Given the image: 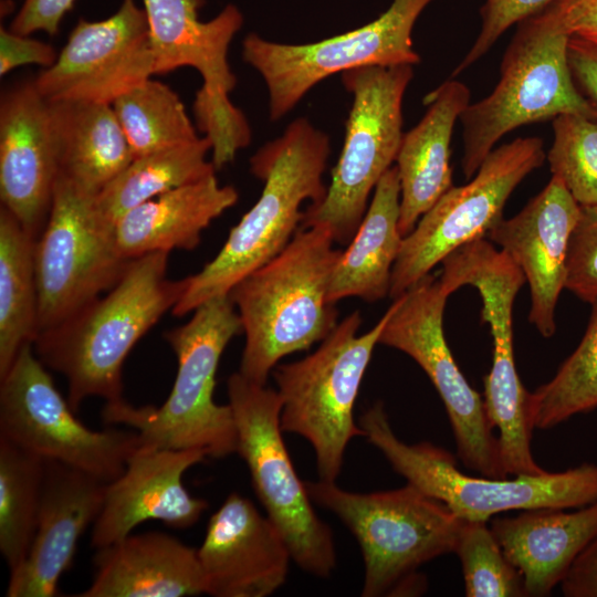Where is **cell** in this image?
<instances>
[{
	"label": "cell",
	"instance_id": "37",
	"mask_svg": "<svg viewBox=\"0 0 597 597\" xmlns=\"http://www.w3.org/2000/svg\"><path fill=\"white\" fill-rule=\"evenodd\" d=\"M565 289L589 304L597 301V207H582L569 240Z\"/></svg>",
	"mask_w": 597,
	"mask_h": 597
},
{
	"label": "cell",
	"instance_id": "34",
	"mask_svg": "<svg viewBox=\"0 0 597 597\" xmlns=\"http://www.w3.org/2000/svg\"><path fill=\"white\" fill-rule=\"evenodd\" d=\"M582 341L555 376L530 392L528 417L537 429H549L597 408V301Z\"/></svg>",
	"mask_w": 597,
	"mask_h": 597
},
{
	"label": "cell",
	"instance_id": "10",
	"mask_svg": "<svg viewBox=\"0 0 597 597\" xmlns=\"http://www.w3.org/2000/svg\"><path fill=\"white\" fill-rule=\"evenodd\" d=\"M227 389L237 452L249 468L266 516L283 535L297 566L314 576L328 577L336 566L333 533L315 513L305 482L284 444L277 390L255 384L239 371L228 378Z\"/></svg>",
	"mask_w": 597,
	"mask_h": 597
},
{
	"label": "cell",
	"instance_id": "5",
	"mask_svg": "<svg viewBox=\"0 0 597 597\" xmlns=\"http://www.w3.org/2000/svg\"><path fill=\"white\" fill-rule=\"evenodd\" d=\"M313 502L333 512L352 532L365 564L363 597L422 593L423 564L454 553L464 519L410 483L355 493L335 482H305Z\"/></svg>",
	"mask_w": 597,
	"mask_h": 597
},
{
	"label": "cell",
	"instance_id": "42",
	"mask_svg": "<svg viewBox=\"0 0 597 597\" xmlns=\"http://www.w3.org/2000/svg\"><path fill=\"white\" fill-rule=\"evenodd\" d=\"M549 7L569 36L597 44V0H556Z\"/></svg>",
	"mask_w": 597,
	"mask_h": 597
},
{
	"label": "cell",
	"instance_id": "24",
	"mask_svg": "<svg viewBox=\"0 0 597 597\" xmlns=\"http://www.w3.org/2000/svg\"><path fill=\"white\" fill-rule=\"evenodd\" d=\"M95 575L78 597H184L206 594L197 548L159 532L129 534L96 549Z\"/></svg>",
	"mask_w": 597,
	"mask_h": 597
},
{
	"label": "cell",
	"instance_id": "35",
	"mask_svg": "<svg viewBox=\"0 0 597 597\" xmlns=\"http://www.w3.org/2000/svg\"><path fill=\"white\" fill-rule=\"evenodd\" d=\"M553 133L547 153L552 175L580 207H597V118L562 114L553 118Z\"/></svg>",
	"mask_w": 597,
	"mask_h": 597
},
{
	"label": "cell",
	"instance_id": "40",
	"mask_svg": "<svg viewBox=\"0 0 597 597\" xmlns=\"http://www.w3.org/2000/svg\"><path fill=\"white\" fill-rule=\"evenodd\" d=\"M74 2L75 0H23L9 29L23 35L38 31L54 35Z\"/></svg>",
	"mask_w": 597,
	"mask_h": 597
},
{
	"label": "cell",
	"instance_id": "20",
	"mask_svg": "<svg viewBox=\"0 0 597 597\" xmlns=\"http://www.w3.org/2000/svg\"><path fill=\"white\" fill-rule=\"evenodd\" d=\"M582 207L552 175L544 189L514 217L501 219L488 233L522 270L530 285L528 321L544 337L556 329L555 311L565 289L570 235Z\"/></svg>",
	"mask_w": 597,
	"mask_h": 597
},
{
	"label": "cell",
	"instance_id": "19",
	"mask_svg": "<svg viewBox=\"0 0 597 597\" xmlns=\"http://www.w3.org/2000/svg\"><path fill=\"white\" fill-rule=\"evenodd\" d=\"M208 457L201 449L174 450L140 443L129 455L123 473L107 483L103 507L93 524L94 548L111 545L139 524L156 520L187 528L208 507L182 483L185 472Z\"/></svg>",
	"mask_w": 597,
	"mask_h": 597
},
{
	"label": "cell",
	"instance_id": "14",
	"mask_svg": "<svg viewBox=\"0 0 597 597\" xmlns=\"http://www.w3.org/2000/svg\"><path fill=\"white\" fill-rule=\"evenodd\" d=\"M129 261L118 252L114 227L101 216L96 195L59 175L34 244L38 335L112 289Z\"/></svg>",
	"mask_w": 597,
	"mask_h": 597
},
{
	"label": "cell",
	"instance_id": "43",
	"mask_svg": "<svg viewBox=\"0 0 597 597\" xmlns=\"http://www.w3.org/2000/svg\"><path fill=\"white\" fill-rule=\"evenodd\" d=\"M561 588L566 597H597V535L576 557Z\"/></svg>",
	"mask_w": 597,
	"mask_h": 597
},
{
	"label": "cell",
	"instance_id": "41",
	"mask_svg": "<svg viewBox=\"0 0 597 597\" xmlns=\"http://www.w3.org/2000/svg\"><path fill=\"white\" fill-rule=\"evenodd\" d=\"M567 59L577 90L597 113V44L569 36Z\"/></svg>",
	"mask_w": 597,
	"mask_h": 597
},
{
	"label": "cell",
	"instance_id": "36",
	"mask_svg": "<svg viewBox=\"0 0 597 597\" xmlns=\"http://www.w3.org/2000/svg\"><path fill=\"white\" fill-rule=\"evenodd\" d=\"M485 521L465 520L454 553L468 597H523L524 582Z\"/></svg>",
	"mask_w": 597,
	"mask_h": 597
},
{
	"label": "cell",
	"instance_id": "7",
	"mask_svg": "<svg viewBox=\"0 0 597 597\" xmlns=\"http://www.w3.org/2000/svg\"><path fill=\"white\" fill-rule=\"evenodd\" d=\"M364 437L392 469L454 514L488 522L492 515L533 509H579L597 501V464L583 463L562 472L514 478L471 476L454 457L429 442L408 444L392 431L381 402L362 417Z\"/></svg>",
	"mask_w": 597,
	"mask_h": 597
},
{
	"label": "cell",
	"instance_id": "25",
	"mask_svg": "<svg viewBox=\"0 0 597 597\" xmlns=\"http://www.w3.org/2000/svg\"><path fill=\"white\" fill-rule=\"evenodd\" d=\"M469 87L450 78L423 100L428 109L402 135L396 167L400 181L398 228L405 238L451 187L450 144L455 122L470 102Z\"/></svg>",
	"mask_w": 597,
	"mask_h": 597
},
{
	"label": "cell",
	"instance_id": "18",
	"mask_svg": "<svg viewBox=\"0 0 597 597\" xmlns=\"http://www.w3.org/2000/svg\"><path fill=\"white\" fill-rule=\"evenodd\" d=\"M155 75L148 21L135 0L100 21L81 19L53 65L33 80L48 102L113 104Z\"/></svg>",
	"mask_w": 597,
	"mask_h": 597
},
{
	"label": "cell",
	"instance_id": "13",
	"mask_svg": "<svg viewBox=\"0 0 597 597\" xmlns=\"http://www.w3.org/2000/svg\"><path fill=\"white\" fill-rule=\"evenodd\" d=\"M48 369L32 344H27L0 377V438L104 482L117 479L140 444L138 432L87 428L56 389Z\"/></svg>",
	"mask_w": 597,
	"mask_h": 597
},
{
	"label": "cell",
	"instance_id": "32",
	"mask_svg": "<svg viewBox=\"0 0 597 597\" xmlns=\"http://www.w3.org/2000/svg\"><path fill=\"white\" fill-rule=\"evenodd\" d=\"M44 473L43 458L0 438V552L10 572L29 553Z\"/></svg>",
	"mask_w": 597,
	"mask_h": 597
},
{
	"label": "cell",
	"instance_id": "21",
	"mask_svg": "<svg viewBox=\"0 0 597 597\" xmlns=\"http://www.w3.org/2000/svg\"><path fill=\"white\" fill-rule=\"evenodd\" d=\"M198 557L206 594L266 597L286 580L290 548L273 522L239 493H231L208 523Z\"/></svg>",
	"mask_w": 597,
	"mask_h": 597
},
{
	"label": "cell",
	"instance_id": "23",
	"mask_svg": "<svg viewBox=\"0 0 597 597\" xmlns=\"http://www.w3.org/2000/svg\"><path fill=\"white\" fill-rule=\"evenodd\" d=\"M107 482L59 461L45 460L36 527L22 564L10 572L6 596L53 597L72 565L77 543L94 524Z\"/></svg>",
	"mask_w": 597,
	"mask_h": 597
},
{
	"label": "cell",
	"instance_id": "39",
	"mask_svg": "<svg viewBox=\"0 0 597 597\" xmlns=\"http://www.w3.org/2000/svg\"><path fill=\"white\" fill-rule=\"evenodd\" d=\"M55 49L45 42L0 28V74L25 64H38L45 69L57 59Z\"/></svg>",
	"mask_w": 597,
	"mask_h": 597
},
{
	"label": "cell",
	"instance_id": "2",
	"mask_svg": "<svg viewBox=\"0 0 597 597\" xmlns=\"http://www.w3.org/2000/svg\"><path fill=\"white\" fill-rule=\"evenodd\" d=\"M328 155V136L301 117L251 157V172L264 182L262 193L231 229L219 253L201 271L187 276L188 285L171 310L175 316L229 294L289 244L302 223V205L310 200L316 206L326 195L322 177Z\"/></svg>",
	"mask_w": 597,
	"mask_h": 597
},
{
	"label": "cell",
	"instance_id": "29",
	"mask_svg": "<svg viewBox=\"0 0 597 597\" xmlns=\"http://www.w3.org/2000/svg\"><path fill=\"white\" fill-rule=\"evenodd\" d=\"M59 175L97 195L134 159L111 104L49 102Z\"/></svg>",
	"mask_w": 597,
	"mask_h": 597
},
{
	"label": "cell",
	"instance_id": "16",
	"mask_svg": "<svg viewBox=\"0 0 597 597\" xmlns=\"http://www.w3.org/2000/svg\"><path fill=\"white\" fill-rule=\"evenodd\" d=\"M449 295L439 277L423 276L394 300L378 343L407 354L427 374L446 407L463 465L483 476L506 478L483 398L469 385L444 337Z\"/></svg>",
	"mask_w": 597,
	"mask_h": 597
},
{
	"label": "cell",
	"instance_id": "15",
	"mask_svg": "<svg viewBox=\"0 0 597 597\" xmlns=\"http://www.w3.org/2000/svg\"><path fill=\"white\" fill-rule=\"evenodd\" d=\"M432 1L392 0L370 23L315 43H276L249 33L242 42V57L265 82L271 121L283 117L313 86L333 74L368 65L419 63L411 33Z\"/></svg>",
	"mask_w": 597,
	"mask_h": 597
},
{
	"label": "cell",
	"instance_id": "38",
	"mask_svg": "<svg viewBox=\"0 0 597 597\" xmlns=\"http://www.w3.org/2000/svg\"><path fill=\"white\" fill-rule=\"evenodd\" d=\"M556 0H485L480 9L481 29L469 52L457 65L451 78L479 61L513 24L543 11Z\"/></svg>",
	"mask_w": 597,
	"mask_h": 597
},
{
	"label": "cell",
	"instance_id": "27",
	"mask_svg": "<svg viewBox=\"0 0 597 597\" xmlns=\"http://www.w3.org/2000/svg\"><path fill=\"white\" fill-rule=\"evenodd\" d=\"M238 191L220 186L216 174L175 188L124 213L114 226L121 255L192 250L210 223L237 203Z\"/></svg>",
	"mask_w": 597,
	"mask_h": 597
},
{
	"label": "cell",
	"instance_id": "33",
	"mask_svg": "<svg viewBox=\"0 0 597 597\" xmlns=\"http://www.w3.org/2000/svg\"><path fill=\"white\" fill-rule=\"evenodd\" d=\"M112 106L134 158L199 138L184 103L163 82L148 78Z\"/></svg>",
	"mask_w": 597,
	"mask_h": 597
},
{
	"label": "cell",
	"instance_id": "4",
	"mask_svg": "<svg viewBox=\"0 0 597 597\" xmlns=\"http://www.w3.org/2000/svg\"><path fill=\"white\" fill-rule=\"evenodd\" d=\"M242 332L229 295L199 305L184 325L164 334L177 357V375L166 401L135 407L124 399L105 404L102 418L139 434L140 443L163 449H201L208 457L224 458L238 450L230 405L213 400L220 357L231 338Z\"/></svg>",
	"mask_w": 597,
	"mask_h": 597
},
{
	"label": "cell",
	"instance_id": "3",
	"mask_svg": "<svg viewBox=\"0 0 597 597\" xmlns=\"http://www.w3.org/2000/svg\"><path fill=\"white\" fill-rule=\"evenodd\" d=\"M328 228H301L272 260L229 292L245 336L239 373L265 385L283 357L322 342L337 325L327 301L333 269L342 253Z\"/></svg>",
	"mask_w": 597,
	"mask_h": 597
},
{
	"label": "cell",
	"instance_id": "30",
	"mask_svg": "<svg viewBox=\"0 0 597 597\" xmlns=\"http://www.w3.org/2000/svg\"><path fill=\"white\" fill-rule=\"evenodd\" d=\"M35 238L4 207L0 209V377L20 349L38 335Z\"/></svg>",
	"mask_w": 597,
	"mask_h": 597
},
{
	"label": "cell",
	"instance_id": "8",
	"mask_svg": "<svg viewBox=\"0 0 597 597\" xmlns=\"http://www.w3.org/2000/svg\"><path fill=\"white\" fill-rule=\"evenodd\" d=\"M389 314L390 308L370 331L358 335L362 316L354 311L314 353L274 367L281 429L311 443L320 480L335 482L348 442L364 437L354 421V405Z\"/></svg>",
	"mask_w": 597,
	"mask_h": 597
},
{
	"label": "cell",
	"instance_id": "17",
	"mask_svg": "<svg viewBox=\"0 0 597 597\" xmlns=\"http://www.w3.org/2000/svg\"><path fill=\"white\" fill-rule=\"evenodd\" d=\"M545 159L540 137L516 138L494 148L472 180L451 187L402 240L389 296L405 294L458 248L488 235L522 180Z\"/></svg>",
	"mask_w": 597,
	"mask_h": 597
},
{
	"label": "cell",
	"instance_id": "26",
	"mask_svg": "<svg viewBox=\"0 0 597 597\" xmlns=\"http://www.w3.org/2000/svg\"><path fill=\"white\" fill-rule=\"evenodd\" d=\"M564 510H523L491 523L504 555L523 577L526 596L549 595L597 535V501L574 512Z\"/></svg>",
	"mask_w": 597,
	"mask_h": 597
},
{
	"label": "cell",
	"instance_id": "22",
	"mask_svg": "<svg viewBox=\"0 0 597 597\" xmlns=\"http://www.w3.org/2000/svg\"><path fill=\"white\" fill-rule=\"evenodd\" d=\"M50 103L34 82L3 92L0 101V198L35 239L43 230L59 177Z\"/></svg>",
	"mask_w": 597,
	"mask_h": 597
},
{
	"label": "cell",
	"instance_id": "11",
	"mask_svg": "<svg viewBox=\"0 0 597 597\" xmlns=\"http://www.w3.org/2000/svg\"><path fill=\"white\" fill-rule=\"evenodd\" d=\"M442 279L453 292L474 286L482 300V321L493 337V362L484 377L483 404L493 428L499 430L503 470L509 475H538L546 472L531 449L533 427L528 417L530 392L515 366L513 305L526 282L524 273L502 250L485 239L453 251L442 264Z\"/></svg>",
	"mask_w": 597,
	"mask_h": 597
},
{
	"label": "cell",
	"instance_id": "6",
	"mask_svg": "<svg viewBox=\"0 0 597 597\" xmlns=\"http://www.w3.org/2000/svg\"><path fill=\"white\" fill-rule=\"evenodd\" d=\"M568 41L549 6L519 23L503 55L496 86L460 115L461 166L467 179L475 175L496 143L520 126L570 113L597 118L573 81Z\"/></svg>",
	"mask_w": 597,
	"mask_h": 597
},
{
	"label": "cell",
	"instance_id": "9",
	"mask_svg": "<svg viewBox=\"0 0 597 597\" xmlns=\"http://www.w3.org/2000/svg\"><path fill=\"white\" fill-rule=\"evenodd\" d=\"M413 65H368L342 73L353 95L344 146L321 203L310 205L301 228L320 224L346 245L366 211L368 197L396 161L402 139V98Z\"/></svg>",
	"mask_w": 597,
	"mask_h": 597
},
{
	"label": "cell",
	"instance_id": "31",
	"mask_svg": "<svg viewBox=\"0 0 597 597\" xmlns=\"http://www.w3.org/2000/svg\"><path fill=\"white\" fill-rule=\"evenodd\" d=\"M208 137L153 151L133 161L96 195V206L111 226L127 211L175 188L216 174L207 154Z\"/></svg>",
	"mask_w": 597,
	"mask_h": 597
},
{
	"label": "cell",
	"instance_id": "28",
	"mask_svg": "<svg viewBox=\"0 0 597 597\" xmlns=\"http://www.w3.org/2000/svg\"><path fill=\"white\" fill-rule=\"evenodd\" d=\"M399 216L400 181L392 166L377 182L358 229L333 269L327 289L329 303L348 296L375 302L389 295L392 268L404 240Z\"/></svg>",
	"mask_w": 597,
	"mask_h": 597
},
{
	"label": "cell",
	"instance_id": "12",
	"mask_svg": "<svg viewBox=\"0 0 597 597\" xmlns=\"http://www.w3.org/2000/svg\"><path fill=\"white\" fill-rule=\"evenodd\" d=\"M145 10L155 74L179 67L196 69L203 81L193 104L199 129L212 143L216 169L231 163L249 145L251 130L243 113L229 97L237 77L228 62L230 43L243 24L234 4L213 19L201 21L206 0H142Z\"/></svg>",
	"mask_w": 597,
	"mask_h": 597
},
{
	"label": "cell",
	"instance_id": "1",
	"mask_svg": "<svg viewBox=\"0 0 597 597\" xmlns=\"http://www.w3.org/2000/svg\"><path fill=\"white\" fill-rule=\"evenodd\" d=\"M168 255L153 252L132 259L112 289L34 339L38 358L66 379L75 412L90 397L107 404L123 400L126 357L188 285V277H167Z\"/></svg>",
	"mask_w": 597,
	"mask_h": 597
}]
</instances>
